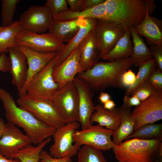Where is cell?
Returning <instances> with one entry per match:
<instances>
[{
    "label": "cell",
    "mask_w": 162,
    "mask_h": 162,
    "mask_svg": "<svg viewBox=\"0 0 162 162\" xmlns=\"http://www.w3.org/2000/svg\"><path fill=\"white\" fill-rule=\"evenodd\" d=\"M0 100L8 122L22 128L32 144L37 145L52 136L55 128L46 125L29 112L18 106L11 94L0 87Z\"/></svg>",
    "instance_id": "cell-1"
},
{
    "label": "cell",
    "mask_w": 162,
    "mask_h": 162,
    "mask_svg": "<svg viewBox=\"0 0 162 162\" xmlns=\"http://www.w3.org/2000/svg\"><path fill=\"white\" fill-rule=\"evenodd\" d=\"M133 65L130 57L112 62H98L91 68L78 74L96 92L106 88H121L123 74Z\"/></svg>",
    "instance_id": "cell-2"
},
{
    "label": "cell",
    "mask_w": 162,
    "mask_h": 162,
    "mask_svg": "<svg viewBox=\"0 0 162 162\" xmlns=\"http://www.w3.org/2000/svg\"><path fill=\"white\" fill-rule=\"evenodd\" d=\"M162 140L131 138L112 149L118 162H154L159 158Z\"/></svg>",
    "instance_id": "cell-3"
},
{
    "label": "cell",
    "mask_w": 162,
    "mask_h": 162,
    "mask_svg": "<svg viewBox=\"0 0 162 162\" xmlns=\"http://www.w3.org/2000/svg\"><path fill=\"white\" fill-rule=\"evenodd\" d=\"M148 0H105V20L122 24L126 29L143 20Z\"/></svg>",
    "instance_id": "cell-4"
},
{
    "label": "cell",
    "mask_w": 162,
    "mask_h": 162,
    "mask_svg": "<svg viewBox=\"0 0 162 162\" xmlns=\"http://www.w3.org/2000/svg\"><path fill=\"white\" fill-rule=\"evenodd\" d=\"M16 103L19 107L29 112L48 126L56 129L66 124L51 100L36 99L26 94L20 96Z\"/></svg>",
    "instance_id": "cell-5"
},
{
    "label": "cell",
    "mask_w": 162,
    "mask_h": 162,
    "mask_svg": "<svg viewBox=\"0 0 162 162\" xmlns=\"http://www.w3.org/2000/svg\"><path fill=\"white\" fill-rule=\"evenodd\" d=\"M15 41L18 46L26 47L40 53L58 52L65 44L50 33L39 34L21 30L16 34Z\"/></svg>",
    "instance_id": "cell-6"
},
{
    "label": "cell",
    "mask_w": 162,
    "mask_h": 162,
    "mask_svg": "<svg viewBox=\"0 0 162 162\" xmlns=\"http://www.w3.org/2000/svg\"><path fill=\"white\" fill-rule=\"evenodd\" d=\"M55 63L56 57L34 76L28 85L26 94L36 99L52 100L59 88L52 76Z\"/></svg>",
    "instance_id": "cell-7"
},
{
    "label": "cell",
    "mask_w": 162,
    "mask_h": 162,
    "mask_svg": "<svg viewBox=\"0 0 162 162\" xmlns=\"http://www.w3.org/2000/svg\"><path fill=\"white\" fill-rule=\"evenodd\" d=\"M80 126L79 123L75 122L56 129L52 135L54 143L50 148L49 154L58 158L76 155L81 146L74 144L73 135Z\"/></svg>",
    "instance_id": "cell-8"
},
{
    "label": "cell",
    "mask_w": 162,
    "mask_h": 162,
    "mask_svg": "<svg viewBox=\"0 0 162 162\" xmlns=\"http://www.w3.org/2000/svg\"><path fill=\"white\" fill-rule=\"evenodd\" d=\"M51 100L57 108L66 124L78 122L79 96L73 81L58 89Z\"/></svg>",
    "instance_id": "cell-9"
},
{
    "label": "cell",
    "mask_w": 162,
    "mask_h": 162,
    "mask_svg": "<svg viewBox=\"0 0 162 162\" xmlns=\"http://www.w3.org/2000/svg\"><path fill=\"white\" fill-rule=\"evenodd\" d=\"M126 29L120 23L97 19L94 29L100 58L111 50L123 35Z\"/></svg>",
    "instance_id": "cell-10"
},
{
    "label": "cell",
    "mask_w": 162,
    "mask_h": 162,
    "mask_svg": "<svg viewBox=\"0 0 162 162\" xmlns=\"http://www.w3.org/2000/svg\"><path fill=\"white\" fill-rule=\"evenodd\" d=\"M113 132L99 125L92 124L86 129L75 131L73 135L74 143L80 146L86 145L101 151H108L116 145L111 139Z\"/></svg>",
    "instance_id": "cell-11"
},
{
    "label": "cell",
    "mask_w": 162,
    "mask_h": 162,
    "mask_svg": "<svg viewBox=\"0 0 162 162\" xmlns=\"http://www.w3.org/2000/svg\"><path fill=\"white\" fill-rule=\"evenodd\" d=\"M134 122V131L145 124L162 119V92H156L135 106L131 112Z\"/></svg>",
    "instance_id": "cell-12"
},
{
    "label": "cell",
    "mask_w": 162,
    "mask_h": 162,
    "mask_svg": "<svg viewBox=\"0 0 162 162\" xmlns=\"http://www.w3.org/2000/svg\"><path fill=\"white\" fill-rule=\"evenodd\" d=\"M53 20L46 7L34 5L22 14L18 21L21 30L39 34L48 30Z\"/></svg>",
    "instance_id": "cell-13"
},
{
    "label": "cell",
    "mask_w": 162,
    "mask_h": 162,
    "mask_svg": "<svg viewBox=\"0 0 162 162\" xmlns=\"http://www.w3.org/2000/svg\"><path fill=\"white\" fill-rule=\"evenodd\" d=\"M30 138L14 124L8 122L4 131L0 138V152L9 159L19 151L31 145Z\"/></svg>",
    "instance_id": "cell-14"
},
{
    "label": "cell",
    "mask_w": 162,
    "mask_h": 162,
    "mask_svg": "<svg viewBox=\"0 0 162 162\" xmlns=\"http://www.w3.org/2000/svg\"><path fill=\"white\" fill-rule=\"evenodd\" d=\"M73 82L79 96L78 122L82 129H84L92 124L90 119L94 111L95 106L92 100L94 92L88 84L78 75Z\"/></svg>",
    "instance_id": "cell-15"
},
{
    "label": "cell",
    "mask_w": 162,
    "mask_h": 162,
    "mask_svg": "<svg viewBox=\"0 0 162 162\" xmlns=\"http://www.w3.org/2000/svg\"><path fill=\"white\" fill-rule=\"evenodd\" d=\"M82 43L62 63L54 67L52 76L58 85L59 89L67 83L73 81L76 75L81 73L80 60Z\"/></svg>",
    "instance_id": "cell-16"
},
{
    "label": "cell",
    "mask_w": 162,
    "mask_h": 162,
    "mask_svg": "<svg viewBox=\"0 0 162 162\" xmlns=\"http://www.w3.org/2000/svg\"><path fill=\"white\" fill-rule=\"evenodd\" d=\"M17 47L25 56L28 66L26 82L19 93L20 96L26 93L27 87L31 80L56 57L57 52L40 53L23 46H18Z\"/></svg>",
    "instance_id": "cell-17"
},
{
    "label": "cell",
    "mask_w": 162,
    "mask_h": 162,
    "mask_svg": "<svg viewBox=\"0 0 162 162\" xmlns=\"http://www.w3.org/2000/svg\"><path fill=\"white\" fill-rule=\"evenodd\" d=\"M8 52L11 62L10 72L12 76V83L16 87L19 93L26 81L28 69L26 58L17 47L9 49Z\"/></svg>",
    "instance_id": "cell-18"
},
{
    "label": "cell",
    "mask_w": 162,
    "mask_h": 162,
    "mask_svg": "<svg viewBox=\"0 0 162 162\" xmlns=\"http://www.w3.org/2000/svg\"><path fill=\"white\" fill-rule=\"evenodd\" d=\"M148 5L144 18L134 29L139 35L145 37L149 45H162V21L150 15Z\"/></svg>",
    "instance_id": "cell-19"
},
{
    "label": "cell",
    "mask_w": 162,
    "mask_h": 162,
    "mask_svg": "<svg viewBox=\"0 0 162 162\" xmlns=\"http://www.w3.org/2000/svg\"><path fill=\"white\" fill-rule=\"evenodd\" d=\"M97 19L83 18L80 28L75 36L63 48L57 52L55 67L62 63L68 55L85 40L94 29Z\"/></svg>",
    "instance_id": "cell-20"
},
{
    "label": "cell",
    "mask_w": 162,
    "mask_h": 162,
    "mask_svg": "<svg viewBox=\"0 0 162 162\" xmlns=\"http://www.w3.org/2000/svg\"><path fill=\"white\" fill-rule=\"evenodd\" d=\"M94 29L81 44L80 60L81 73L91 68L100 58Z\"/></svg>",
    "instance_id": "cell-21"
},
{
    "label": "cell",
    "mask_w": 162,
    "mask_h": 162,
    "mask_svg": "<svg viewBox=\"0 0 162 162\" xmlns=\"http://www.w3.org/2000/svg\"><path fill=\"white\" fill-rule=\"evenodd\" d=\"M83 18L66 21H59L53 20L49 28V33L62 41L69 42L79 31Z\"/></svg>",
    "instance_id": "cell-22"
},
{
    "label": "cell",
    "mask_w": 162,
    "mask_h": 162,
    "mask_svg": "<svg viewBox=\"0 0 162 162\" xmlns=\"http://www.w3.org/2000/svg\"><path fill=\"white\" fill-rule=\"evenodd\" d=\"M120 119V124L118 128L113 131L112 136L113 143L118 145L134 131V122L131 116V108L124 104L119 107H116Z\"/></svg>",
    "instance_id": "cell-23"
},
{
    "label": "cell",
    "mask_w": 162,
    "mask_h": 162,
    "mask_svg": "<svg viewBox=\"0 0 162 162\" xmlns=\"http://www.w3.org/2000/svg\"><path fill=\"white\" fill-rule=\"evenodd\" d=\"M90 121L92 124L93 122H97L98 125L113 131L118 128L121 122L116 108L108 110L104 109L100 104L95 106Z\"/></svg>",
    "instance_id": "cell-24"
},
{
    "label": "cell",
    "mask_w": 162,
    "mask_h": 162,
    "mask_svg": "<svg viewBox=\"0 0 162 162\" xmlns=\"http://www.w3.org/2000/svg\"><path fill=\"white\" fill-rule=\"evenodd\" d=\"M130 28L126 29L123 35L118 41L113 48L101 58L107 62L130 57L133 51Z\"/></svg>",
    "instance_id": "cell-25"
},
{
    "label": "cell",
    "mask_w": 162,
    "mask_h": 162,
    "mask_svg": "<svg viewBox=\"0 0 162 162\" xmlns=\"http://www.w3.org/2000/svg\"><path fill=\"white\" fill-rule=\"evenodd\" d=\"M129 28L133 45V52L130 57L133 62V65L139 66L152 59L153 57L149 47L136 33L134 27H130Z\"/></svg>",
    "instance_id": "cell-26"
},
{
    "label": "cell",
    "mask_w": 162,
    "mask_h": 162,
    "mask_svg": "<svg viewBox=\"0 0 162 162\" xmlns=\"http://www.w3.org/2000/svg\"><path fill=\"white\" fill-rule=\"evenodd\" d=\"M104 2L93 8L80 11H73L69 9L54 17L53 19L59 21H68L79 17L105 20L106 9Z\"/></svg>",
    "instance_id": "cell-27"
},
{
    "label": "cell",
    "mask_w": 162,
    "mask_h": 162,
    "mask_svg": "<svg viewBox=\"0 0 162 162\" xmlns=\"http://www.w3.org/2000/svg\"><path fill=\"white\" fill-rule=\"evenodd\" d=\"M21 30L17 20L14 21L11 25L8 26L3 27L0 25V54L8 53L9 49L18 46L15 38Z\"/></svg>",
    "instance_id": "cell-28"
},
{
    "label": "cell",
    "mask_w": 162,
    "mask_h": 162,
    "mask_svg": "<svg viewBox=\"0 0 162 162\" xmlns=\"http://www.w3.org/2000/svg\"><path fill=\"white\" fill-rule=\"evenodd\" d=\"M162 124L154 123L143 125L126 138H138L142 140L162 139Z\"/></svg>",
    "instance_id": "cell-29"
},
{
    "label": "cell",
    "mask_w": 162,
    "mask_h": 162,
    "mask_svg": "<svg viewBox=\"0 0 162 162\" xmlns=\"http://www.w3.org/2000/svg\"><path fill=\"white\" fill-rule=\"evenodd\" d=\"M51 140L50 137L36 146L31 145L20 150L13 157L19 159L22 162H39L40 152Z\"/></svg>",
    "instance_id": "cell-30"
},
{
    "label": "cell",
    "mask_w": 162,
    "mask_h": 162,
    "mask_svg": "<svg viewBox=\"0 0 162 162\" xmlns=\"http://www.w3.org/2000/svg\"><path fill=\"white\" fill-rule=\"evenodd\" d=\"M139 70L134 83L127 89L125 95H129L147 80L150 73L157 68L155 62L152 58L139 66Z\"/></svg>",
    "instance_id": "cell-31"
},
{
    "label": "cell",
    "mask_w": 162,
    "mask_h": 162,
    "mask_svg": "<svg viewBox=\"0 0 162 162\" xmlns=\"http://www.w3.org/2000/svg\"><path fill=\"white\" fill-rule=\"evenodd\" d=\"M77 153V162H108L101 151L89 146H82Z\"/></svg>",
    "instance_id": "cell-32"
},
{
    "label": "cell",
    "mask_w": 162,
    "mask_h": 162,
    "mask_svg": "<svg viewBox=\"0 0 162 162\" xmlns=\"http://www.w3.org/2000/svg\"><path fill=\"white\" fill-rule=\"evenodd\" d=\"M20 0H2L1 26L6 27L11 25L14 21V17L17 4Z\"/></svg>",
    "instance_id": "cell-33"
},
{
    "label": "cell",
    "mask_w": 162,
    "mask_h": 162,
    "mask_svg": "<svg viewBox=\"0 0 162 162\" xmlns=\"http://www.w3.org/2000/svg\"><path fill=\"white\" fill-rule=\"evenodd\" d=\"M44 6L48 9L53 18L69 10L66 0H47Z\"/></svg>",
    "instance_id": "cell-34"
},
{
    "label": "cell",
    "mask_w": 162,
    "mask_h": 162,
    "mask_svg": "<svg viewBox=\"0 0 162 162\" xmlns=\"http://www.w3.org/2000/svg\"><path fill=\"white\" fill-rule=\"evenodd\" d=\"M156 92L154 87L146 80L131 95L136 96L141 102L149 98Z\"/></svg>",
    "instance_id": "cell-35"
},
{
    "label": "cell",
    "mask_w": 162,
    "mask_h": 162,
    "mask_svg": "<svg viewBox=\"0 0 162 162\" xmlns=\"http://www.w3.org/2000/svg\"><path fill=\"white\" fill-rule=\"evenodd\" d=\"M147 81L157 92H162V71L156 68L150 73Z\"/></svg>",
    "instance_id": "cell-36"
},
{
    "label": "cell",
    "mask_w": 162,
    "mask_h": 162,
    "mask_svg": "<svg viewBox=\"0 0 162 162\" xmlns=\"http://www.w3.org/2000/svg\"><path fill=\"white\" fill-rule=\"evenodd\" d=\"M149 48L155 62L157 68L162 71V45H151Z\"/></svg>",
    "instance_id": "cell-37"
},
{
    "label": "cell",
    "mask_w": 162,
    "mask_h": 162,
    "mask_svg": "<svg viewBox=\"0 0 162 162\" xmlns=\"http://www.w3.org/2000/svg\"><path fill=\"white\" fill-rule=\"evenodd\" d=\"M40 162H73L71 158L65 157L58 158H53L49 153L42 150L40 154Z\"/></svg>",
    "instance_id": "cell-38"
},
{
    "label": "cell",
    "mask_w": 162,
    "mask_h": 162,
    "mask_svg": "<svg viewBox=\"0 0 162 162\" xmlns=\"http://www.w3.org/2000/svg\"><path fill=\"white\" fill-rule=\"evenodd\" d=\"M136 80V75L130 69L125 71L122 76V83L123 87H128L132 85Z\"/></svg>",
    "instance_id": "cell-39"
},
{
    "label": "cell",
    "mask_w": 162,
    "mask_h": 162,
    "mask_svg": "<svg viewBox=\"0 0 162 162\" xmlns=\"http://www.w3.org/2000/svg\"><path fill=\"white\" fill-rule=\"evenodd\" d=\"M11 62L10 58L6 53L0 54V71L3 72H10Z\"/></svg>",
    "instance_id": "cell-40"
},
{
    "label": "cell",
    "mask_w": 162,
    "mask_h": 162,
    "mask_svg": "<svg viewBox=\"0 0 162 162\" xmlns=\"http://www.w3.org/2000/svg\"><path fill=\"white\" fill-rule=\"evenodd\" d=\"M124 104L126 106L131 108L133 106H136L140 104V101L135 96L130 97L129 95H125L123 99Z\"/></svg>",
    "instance_id": "cell-41"
},
{
    "label": "cell",
    "mask_w": 162,
    "mask_h": 162,
    "mask_svg": "<svg viewBox=\"0 0 162 162\" xmlns=\"http://www.w3.org/2000/svg\"><path fill=\"white\" fill-rule=\"evenodd\" d=\"M70 6L69 10L73 11L82 10L84 0H66Z\"/></svg>",
    "instance_id": "cell-42"
},
{
    "label": "cell",
    "mask_w": 162,
    "mask_h": 162,
    "mask_svg": "<svg viewBox=\"0 0 162 162\" xmlns=\"http://www.w3.org/2000/svg\"><path fill=\"white\" fill-rule=\"evenodd\" d=\"M105 0H84L82 10L93 8L103 3Z\"/></svg>",
    "instance_id": "cell-43"
},
{
    "label": "cell",
    "mask_w": 162,
    "mask_h": 162,
    "mask_svg": "<svg viewBox=\"0 0 162 162\" xmlns=\"http://www.w3.org/2000/svg\"><path fill=\"white\" fill-rule=\"evenodd\" d=\"M98 98L101 103L104 104L110 100V97L108 93L101 91Z\"/></svg>",
    "instance_id": "cell-44"
},
{
    "label": "cell",
    "mask_w": 162,
    "mask_h": 162,
    "mask_svg": "<svg viewBox=\"0 0 162 162\" xmlns=\"http://www.w3.org/2000/svg\"><path fill=\"white\" fill-rule=\"evenodd\" d=\"M116 105L114 102L112 100H110L104 104V108L106 110H112L113 109Z\"/></svg>",
    "instance_id": "cell-45"
},
{
    "label": "cell",
    "mask_w": 162,
    "mask_h": 162,
    "mask_svg": "<svg viewBox=\"0 0 162 162\" xmlns=\"http://www.w3.org/2000/svg\"><path fill=\"white\" fill-rule=\"evenodd\" d=\"M0 162H22L19 159L14 158L9 159L3 155L0 152Z\"/></svg>",
    "instance_id": "cell-46"
},
{
    "label": "cell",
    "mask_w": 162,
    "mask_h": 162,
    "mask_svg": "<svg viewBox=\"0 0 162 162\" xmlns=\"http://www.w3.org/2000/svg\"><path fill=\"white\" fill-rule=\"evenodd\" d=\"M6 123L4 121L0 118V138L2 136L5 129Z\"/></svg>",
    "instance_id": "cell-47"
},
{
    "label": "cell",
    "mask_w": 162,
    "mask_h": 162,
    "mask_svg": "<svg viewBox=\"0 0 162 162\" xmlns=\"http://www.w3.org/2000/svg\"><path fill=\"white\" fill-rule=\"evenodd\" d=\"M154 162H160V161L159 160L157 159Z\"/></svg>",
    "instance_id": "cell-48"
}]
</instances>
